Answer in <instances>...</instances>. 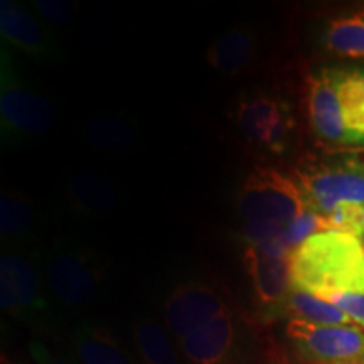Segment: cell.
Returning <instances> with one entry per match:
<instances>
[{"label":"cell","instance_id":"obj_27","mask_svg":"<svg viewBox=\"0 0 364 364\" xmlns=\"http://www.w3.org/2000/svg\"><path fill=\"white\" fill-rule=\"evenodd\" d=\"M31 354H33V359L36 364H75L71 361H68V359L61 358V356H56L53 351H49L46 346H43L41 343H36L31 344Z\"/></svg>","mask_w":364,"mask_h":364},{"label":"cell","instance_id":"obj_4","mask_svg":"<svg viewBox=\"0 0 364 364\" xmlns=\"http://www.w3.org/2000/svg\"><path fill=\"white\" fill-rule=\"evenodd\" d=\"M300 191L309 208L327 216L341 203L364 206V157L318 162L299 171Z\"/></svg>","mask_w":364,"mask_h":364},{"label":"cell","instance_id":"obj_26","mask_svg":"<svg viewBox=\"0 0 364 364\" xmlns=\"http://www.w3.org/2000/svg\"><path fill=\"white\" fill-rule=\"evenodd\" d=\"M287 228L270 225V223H245L241 240L247 241V247H258L268 241L284 238Z\"/></svg>","mask_w":364,"mask_h":364},{"label":"cell","instance_id":"obj_1","mask_svg":"<svg viewBox=\"0 0 364 364\" xmlns=\"http://www.w3.org/2000/svg\"><path fill=\"white\" fill-rule=\"evenodd\" d=\"M292 289L326 300L336 294H364V245L359 236L329 230L304 241L290 255Z\"/></svg>","mask_w":364,"mask_h":364},{"label":"cell","instance_id":"obj_17","mask_svg":"<svg viewBox=\"0 0 364 364\" xmlns=\"http://www.w3.org/2000/svg\"><path fill=\"white\" fill-rule=\"evenodd\" d=\"M322 44L339 58L364 59V9L327 21Z\"/></svg>","mask_w":364,"mask_h":364},{"label":"cell","instance_id":"obj_2","mask_svg":"<svg viewBox=\"0 0 364 364\" xmlns=\"http://www.w3.org/2000/svg\"><path fill=\"white\" fill-rule=\"evenodd\" d=\"M53 105L22 80L6 46L0 53V135L4 145H16L51 130Z\"/></svg>","mask_w":364,"mask_h":364},{"label":"cell","instance_id":"obj_16","mask_svg":"<svg viewBox=\"0 0 364 364\" xmlns=\"http://www.w3.org/2000/svg\"><path fill=\"white\" fill-rule=\"evenodd\" d=\"M36 226L34 203L19 191H4L0 196V236L9 248L21 247Z\"/></svg>","mask_w":364,"mask_h":364},{"label":"cell","instance_id":"obj_19","mask_svg":"<svg viewBox=\"0 0 364 364\" xmlns=\"http://www.w3.org/2000/svg\"><path fill=\"white\" fill-rule=\"evenodd\" d=\"M339 100L348 145H364V68L339 70Z\"/></svg>","mask_w":364,"mask_h":364},{"label":"cell","instance_id":"obj_22","mask_svg":"<svg viewBox=\"0 0 364 364\" xmlns=\"http://www.w3.org/2000/svg\"><path fill=\"white\" fill-rule=\"evenodd\" d=\"M134 341L144 364H181L169 336L156 322L149 318L136 321Z\"/></svg>","mask_w":364,"mask_h":364},{"label":"cell","instance_id":"obj_28","mask_svg":"<svg viewBox=\"0 0 364 364\" xmlns=\"http://www.w3.org/2000/svg\"><path fill=\"white\" fill-rule=\"evenodd\" d=\"M359 236H364V211H363V218H361V225H359Z\"/></svg>","mask_w":364,"mask_h":364},{"label":"cell","instance_id":"obj_24","mask_svg":"<svg viewBox=\"0 0 364 364\" xmlns=\"http://www.w3.org/2000/svg\"><path fill=\"white\" fill-rule=\"evenodd\" d=\"M364 206L354 203H341L334 208V211L326 216L329 230L346 231L359 236V225H361ZM361 238V236H359Z\"/></svg>","mask_w":364,"mask_h":364},{"label":"cell","instance_id":"obj_3","mask_svg":"<svg viewBox=\"0 0 364 364\" xmlns=\"http://www.w3.org/2000/svg\"><path fill=\"white\" fill-rule=\"evenodd\" d=\"M236 204L245 223H270L282 228H289L307 208L299 186L267 167L250 172L238 191Z\"/></svg>","mask_w":364,"mask_h":364},{"label":"cell","instance_id":"obj_10","mask_svg":"<svg viewBox=\"0 0 364 364\" xmlns=\"http://www.w3.org/2000/svg\"><path fill=\"white\" fill-rule=\"evenodd\" d=\"M236 124L248 140L277 154L285 149L292 129L284 105L268 97H253L240 102Z\"/></svg>","mask_w":364,"mask_h":364},{"label":"cell","instance_id":"obj_18","mask_svg":"<svg viewBox=\"0 0 364 364\" xmlns=\"http://www.w3.org/2000/svg\"><path fill=\"white\" fill-rule=\"evenodd\" d=\"M73 348L83 364H134L107 329L90 324L73 332Z\"/></svg>","mask_w":364,"mask_h":364},{"label":"cell","instance_id":"obj_15","mask_svg":"<svg viewBox=\"0 0 364 364\" xmlns=\"http://www.w3.org/2000/svg\"><path fill=\"white\" fill-rule=\"evenodd\" d=\"M258 43L252 27L238 26L228 31L208 48L206 63L221 75H238L257 59Z\"/></svg>","mask_w":364,"mask_h":364},{"label":"cell","instance_id":"obj_13","mask_svg":"<svg viewBox=\"0 0 364 364\" xmlns=\"http://www.w3.org/2000/svg\"><path fill=\"white\" fill-rule=\"evenodd\" d=\"M179 346L191 364H226L233 356L236 346L233 312L228 307L223 309L182 338Z\"/></svg>","mask_w":364,"mask_h":364},{"label":"cell","instance_id":"obj_25","mask_svg":"<svg viewBox=\"0 0 364 364\" xmlns=\"http://www.w3.org/2000/svg\"><path fill=\"white\" fill-rule=\"evenodd\" d=\"M33 7L46 22L54 26L70 24L76 12L75 4L66 0H34Z\"/></svg>","mask_w":364,"mask_h":364},{"label":"cell","instance_id":"obj_21","mask_svg":"<svg viewBox=\"0 0 364 364\" xmlns=\"http://www.w3.org/2000/svg\"><path fill=\"white\" fill-rule=\"evenodd\" d=\"M85 139L91 147L105 152H122L135 144V130L117 115H98L85 125Z\"/></svg>","mask_w":364,"mask_h":364},{"label":"cell","instance_id":"obj_9","mask_svg":"<svg viewBox=\"0 0 364 364\" xmlns=\"http://www.w3.org/2000/svg\"><path fill=\"white\" fill-rule=\"evenodd\" d=\"M309 118L314 134L329 147H349L339 100V70H324L309 86Z\"/></svg>","mask_w":364,"mask_h":364},{"label":"cell","instance_id":"obj_8","mask_svg":"<svg viewBox=\"0 0 364 364\" xmlns=\"http://www.w3.org/2000/svg\"><path fill=\"white\" fill-rule=\"evenodd\" d=\"M226 309V304L209 284L193 280L172 290L164 302V321L177 341Z\"/></svg>","mask_w":364,"mask_h":364},{"label":"cell","instance_id":"obj_29","mask_svg":"<svg viewBox=\"0 0 364 364\" xmlns=\"http://www.w3.org/2000/svg\"><path fill=\"white\" fill-rule=\"evenodd\" d=\"M272 364H285V363H282V361H277V363H272Z\"/></svg>","mask_w":364,"mask_h":364},{"label":"cell","instance_id":"obj_5","mask_svg":"<svg viewBox=\"0 0 364 364\" xmlns=\"http://www.w3.org/2000/svg\"><path fill=\"white\" fill-rule=\"evenodd\" d=\"M300 356L316 364H359L364 361V329L359 326H314L290 318L285 326Z\"/></svg>","mask_w":364,"mask_h":364},{"label":"cell","instance_id":"obj_11","mask_svg":"<svg viewBox=\"0 0 364 364\" xmlns=\"http://www.w3.org/2000/svg\"><path fill=\"white\" fill-rule=\"evenodd\" d=\"M0 34L9 46L38 61H51L61 54L51 33L27 9L12 0L0 2Z\"/></svg>","mask_w":364,"mask_h":364},{"label":"cell","instance_id":"obj_23","mask_svg":"<svg viewBox=\"0 0 364 364\" xmlns=\"http://www.w3.org/2000/svg\"><path fill=\"white\" fill-rule=\"evenodd\" d=\"M322 231H329V225H327L326 216L318 215V213L314 211L312 208H306L302 213L297 216L292 225L285 230V243L289 245V248L297 250L304 241H307L311 236L322 233Z\"/></svg>","mask_w":364,"mask_h":364},{"label":"cell","instance_id":"obj_14","mask_svg":"<svg viewBox=\"0 0 364 364\" xmlns=\"http://www.w3.org/2000/svg\"><path fill=\"white\" fill-rule=\"evenodd\" d=\"M66 198L75 211L85 216L108 215L117 206L115 184L91 171H75L66 181Z\"/></svg>","mask_w":364,"mask_h":364},{"label":"cell","instance_id":"obj_6","mask_svg":"<svg viewBox=\"0 0 364 364\" xmlns=\"http://www.w3.org/2000/svg\"><path fill=\"white\" fill-rule=\"evenodd\" d=\"M48 280L53 294L65 306H85L98 292L102 260L91 250L58 243L49 255Z\"/></svg>","mask_w":364,"mask_h":364},{"label":"cell","instance_id":"obj_12","mask_svg":"<svg viewBox=\"0 0 364 364\" xmlns=\"http://www.w3.org/2000/svg\"><path fill=\"white\" fill-rule=\"evenodd\" d=\"M243 263L252 280L255 299L263 314L275 316L284 312V306L292 292L290 279V258H272L247 247L243 253Z\"/></svg>","mask_w":364,"mask_h":364},{"label":"cell","instance_id":"obj_20","mask_svg":"<svg viewBox=\"0 0 364 364\" xmlns=\"http://www.w3.org/2000/svg\"><path fill=\"white\" fill-rule=\"evenodd\" d=\"M284 312L295 321L314 326H351L353 321L343 311L316 295L292 289L287 299Z\"/></svg>","mask_w":364,"mask_h":364},{"label":"cell","instance_id":"obj_7","mask_svg":"<svg viewBox=\"0 0 364 364\" xmlns=\"http://www.w3.org/2000/svg\"><path fill=\"white\" fill-rule=\"evenodd\" d=\"M0 306L9 316L36 318L46 312L39 273L21 250L4 248L0 255Z\"/></svg>","mask_w":364,"mask_h":364},{"label":"cell","instance_id":"obj_30","mask_svg":"<svg viewBox=\"0 0 364 364\" xmlns=\"http://www.w3.org/2000/svg\"><path fill=\"white\" fill-rule=\"evenodd\" d=\"M359 364H364V361H361V363H359Z\"/></svg>","mask_w":364,"mask_h":364}]
</instances>
